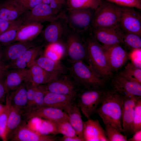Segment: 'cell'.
<instances>
[{"label": "cell", "mask_w": 141, "mask_h": 141, "mask_svg": "<svg viewBox=\"0 0 141 141\" xmlns=\"http://www.w3.org/2000/svg\"><path fill=\"white\" fill-rule=\"evenodd\" d=\"M124 100V96L113 89L105 91L100 105L95 112L105 125H110L121 132H123L122 114Z\"/></svg>", "instance_id": "cell-1"}, {"label": "cell", "mask_w": 141, "mask_h": 141, "mask_svg": "<svg viewBox=\"0 0 141 141\" xmlns=\"http://www.w3.org/2000/svg\"><path fill=\"white\" fill-rule=\"evenodd\" d=\"M86 59L89 65L105 81L110 79L113 72L109 66L105 48L93 36L85 40Z\"/></svg>", "instance_id": "cell-2"}, {"label": "cell", "mask_w": 141, "mask_h": 141, "mask_svg": "<svg viewBox=\"0 0 141 141\" xmlns=\"http://www.w3.org/2000/svg\"><path fill=\"white\" fill-rule=\"evenodd\" d=\"M69 70L74 81L85 89L103 88L106 81L83 61H72Z\"/></svg>", "instance_id": "cell-3"}, {"label": "cell", "mask_w": 141, "mask_h": 141, "mask_svg": "<svg viewBox=\"0 0 141 141\" xmlns=\"http://www.w3.org/2000/svg\"><path fill=\"white\" fill-rule=\"evenodd\" d=\"M122 7L102 1L95 10L92 28L93 29L119 26Z\"/></svg>", "instance_id": "cell-4"}, {"label": "cell", "mask_w": 141, "mask_h": 141, "mask_svg": "<svg viewBox=\"0 0 141 141\" xmlns=\"http://www.w3.org/2000/svg\"><path fill=\"white\" fill-rule=\"evenodd\" d=\"M68 10L67 14H65L71 30L81 34L92 28L95 10L90 8Z\"/></svg>", "instance_id": "cell-5"}, {"label": "cell", "mask_w": 141, "mask_h": 141, "mask_svg": "<svg viewBox=\"0 0 141 141\" xmlns=\"http://www.w3.org/2000/svg\"><path fill=\"white\" fill-rule=\"evenodd\" d=\"M105 91L103 88H90L85 89L77 94V104L87 119L95 113Z\"/></svg>", "instance_id": "cell-6"}, {"label": "cell", "mask_w": 141, "mask_h": 141, "mask_svg": "<svg viewBox=\"0 0 141 141\" xmlns=\"http://www.w3.org/2000/svg\"><path fill=\"white\" fill-rule=\"evenodd\" d=\"M63 13L53 9L49 5L42 2L31 10L26 11L20 18L22 24L35 22L41 23L45 21L50 22Z\"/></svg>", "instance_id": "cell-7"}, {"label": "cell", "mask_w": 141, "mask_h": 141, "mask_svg": "<svg viewBox=\"0 0 141 141\" xmlns=\"http://www.w3.org/2000/svg\"><path fill=\"white\" fill-rule=\"evenodd\" d=\"M69 29L65 13H63L46 27L43 32V37L48 44L62 42V39L66 38Z\"/></svg>", "instance_id": "cell-8"}, {"label": "cell", "mask_w": 141, "mask_h": 141, "mask_svg": "<svg viewBox=\"0 0 141 141\" xmlns=\"http://www.w3.org/2000/svg\"><path fill=\"white\" fill-rule=\"evenodd\" d=\"M81 34L70 30L65 38L66 51L72 61H83L86 58L85 40L82 39Z\"/></svg>", "instance_id": "cell-9"}, {"label": "cell", "mask_w": 141, "mask_h": 141, "mask_svg": "<svg viewBox=\"0 0 141 141\" xmlns=\"http://www.w3.org/2000/svg\"><path fill=\"white\" fill-rule=\"evenodd\" d=\"M93 36L105 48L123 43V31L119 26L93 29Z\"/></svg>", "instance_id": "cell-10"}, {"label": "cell", "mask_w": 141, "mask_h": 141, "mask_svg": "<svg viewBox=\"0 0 141 141\" xmlns=\"http://www.w3.org/2000/svg\"><path fill=\"white\" fill-rule=\"evenodd\" d=\"M37 45L36 43L33 40L27 42H16L1 46V62L8 68L12 63L27 50Z\"/></svg>", "instance_id": "cell-11"}, {"label": "cell", "mask_w": 141, "mask_h": 141, "mask_svg": "<svg viewBox=\"0 0 141 141\" xmlns=\"http://www.w3.org/2000/svg\"><path fill=\"white\" fill-rule=\"evenodd\" d=\"M119 26L125 32L141 36V16L134 8L122 7Z\"/></svg>", "instance_id": "cell-12"}, {"label": "cell", "mask_w": 141, "mask_h": 141, "mask_svg": "<svg viewBox=\"0 0 141 141\" xmlns=\"http://www.w3.org/2000/svg\"><path fill=\"white\" fill-rule=\"evenodd\" d=\"M57 138L54 135H45L33 131L27 126L24 120L11 135L8 140L10 141H55Z\"/></svg>", "instance_id": "cell-13"}, {"label": "cell", "mask_w": 141, "mask_h": 141, "mask_svg": "<svg viewBox=\"0 0 141 141\" xmlns=\"http://www.w3.org/2000/svg\"><path fill=\"white\" fill-rule=\"evenodd\" d=\"M60 76L46 84L41 85L47 92L76 97L78 94L77 83L67 76L64 75L60 78Z\"/></svg>", "instance_id": "cell-14"}, {"label": "cell", "mask_w": 141, "mask_h": 141, "mask_svg": "<svg viewBox=\"0 0 141 141\" xmlns=\"http://www.w3.org/2000/svg\"><path fill=\"white\" fill-rule=\"evenodd\" d=\"M25 121L33 118H38L57 122L68 120V116L64 111L56 108L44 106L30 111L23 115Z\"/></svg>", "instance_id": "cell-15"}, {"label": "cell", "mask_w": 141, "mask_h": 141, "mask_svg": "<svg viewBox=\"0 0 141 141\" xmlns=\"http://www.w3.org/2000/svg\"><path fill=\"white\" fill-rule=\"evenodd\" d=\"M123 96L122 126L123 132L127 135L133 134V119L134 108L137 101L141 98V97L130 94Z\"/></svg>", "instance_id": "cell-16"}, {"label": "cell", "mask_w": 141, "mask_h": 141, "mask_svg": "<svg viewBox=\"0 0 141 141\" xmlns=\"http://www.w3.org/2000/svg\"><path fill=\"white\" fill-rule=\"evenodd\" d=\"M113 89L124 95L130 94L141 97V83L127 79L119 74L111 80Z\"/></svg>", "instance_id": "cell-17"}, {"label": "cell", "mask_w": 141, "mask_h": 141, "mask_svg": "<svg viewBox=\"0 0 141 141\" xmlns=\"http://www.w3.org/2000/svg\"><path fill=\"white\" fill-rule=\"evenodd\" d=\"M31 80L28 69H11L7 70L3 80L7 93Z\"/></svg>", "instance_id": "cell-18"}, {"label": "cell", "mask_w": 141, "mask_h": 141, "mask_svg": "<svg viewBox=\"0 0 141 141\" xmlns=\"http://www.w3.org/2000/svg\"><path fill=\"white\" fill-rule=\"evenodd\" d=\"M104 48L108 62L113 72L120 69L128 61V54L120 45Z\"/></svg>", "instance_id": "cell-19"}, {"label": "cell", "mask_w": 141, "mask_h": 141, "mask_svg": "<svg viewBox=\"0 0 141 141\" xmlns=\"http://www.w3.org/2000/svg\"><path fill=\"white\" fill-rule=\"evenodd\" d=\"M83 136L84 141H108L105 131L97 119L84 121Z\"/></svg>", "instance_id": "cell-20"}, {"label": "cell", "mask_w": 141, "mask_h": 141, "mask_svg": "<svg viewBox=\"0 0 141 141\" xmlns=\"http://www.w3.org/2000/svg\"><path fill=\"white\" fill-rule=\"evenodd\" d=\"M41 50V47L37 45L30 48L12 63L8 69H28L35 63Z\"/></svg>", "instance_id": "cell-21"}, {"label": "cell", "mask_w": 141, "mask_h": 141, "mask_svg": "<svg viewBox=\"0 0 141 141\" xmlns=\"http://www.w3.org/2000/svg\"><path fill=\"white\" fill-rule=\"evenodd\" d=\"M26 11L14 0H5L0 3V18L9 21L16 20Z\"/></svg>", "instance_id": "cell-22"}, {"label": "cell", "mask_w": 141, "mask_h": 141, "mask_svg": "<svg viewBox=\"0 0 141 141\" xmlns=\"http://www.w3.org/2000/svg\"><path fill=\"white\" fill-rule=\"evenodd\" d=\"M43 27V25L40 23L22 24L18 29L15 42H27L33 40L41 33Z\"/></svg>", "instance_id": "cell-23"}, {"label": "cell", "mask_w": 141, "mask_h": 141, "mask_svg": "<svg viewBox=\"0 0 141 141\" xmlns=\"http://www.w3.org/2000/svg\"><path fill=\"white\" fill-rule=\"evenodd\" d=\"M75 97L47 92L45 91L44 106L61 109L64 111L73 102Z\"/></svg>", "instance_id": "cell-24"}, {"label": "cell", "mask_w": 141, "mask_h": 141, "mask_svg": "<svg viewBox=\"0 0 141 141\" xmlns=\"http://www.w3.org/2000/svg\"><path fill=\"white\" fill-rule=\"evenodd\" d=\"M10 104L23 115L28 110V100L26 83L7 93Z\"/></svg>", "instance_id": "cell-25"}, {"label": "cell", "mask_w": 141, "mask_h": 141, "mask_svg": "<svg viewBox=\"0 0 141 141\" xmlns=\"http://www.w3.org/2000/svg\"><path fill=\"white\" fill-rule=\"evenodd\" d=\"M28 69L31 81L37 86L46 84L60 76L47 72L35 63Z\"/></svg>", "instance_id": "cell-26"}, {"label": "cell", "mask_w": 141, "mask_h": 141, "mask_svg": "<svg viewBox=\"0 0 141 141\" xmlns=\"http://www.w3.org/2000/svg\"><path fill=\"white\" fill-rule=\"evenodd\" d=\"M64 111L67 114L68 120L75 130L77 135L83 138L84 121L82 120L81 110L77 103L74 102Z\"/></svg>", "instance_id": "cell-27"}, {"label": "cell", "mask_w": 141, "mask_h": 141, "mask_svg": "<svg viewBox=\"0 0 141 141\" xmlns=\"http://www.w3.org/2000/svg\"><path fill=\"white\" fill-rule=\"evenodd\" d=\"M35 63L47 72L59 75L66 73V68L59 61H55L45 56L38 57Z\"/></svg>", "instance_id": "cell-28"}, {"label": "cell", "mask_w": 141, "mask_h": 141, "mask_svg": "<svg viewBox=\"0 0 141 141\" xmlns=\"http://www.w3.org/2000/svg\"><path fill=\"white\" fill-rule=\"evenodd\" d=\"M23 120L22 113L10 104L6 132L7 141L8 140L12 133L21 124Z\"/></svg>", "instance_id": "cell-29"}, {"label": "cell", "mask_w": 141, "mask_h": 141, "mask_svg": "<svg viewBox=\"0 0 141 141\" xmlns=\"http://www.w3.org/2000/svg\"><path fill=\"white\" fill-rule=\"evenodd\" d=\"M22 24L19 17L13 22L8 28L0 35V45L3 46L14 42L17 31Z\"/></svg>", "instance_id": "cell-30"}, {"label": "cell", "mask_w": 141, "mask_h": 141, "mask_svg": "<svg viewBox=\"0 0 141 141\" xmlns=\"http://www.w3.org/2000/svg\"><path fill=\"white\" fill-rule=\"evenodd\" d=\"M102 0H67L68 10L90 8L96 10L101 3Z\"/></svg>", "instance_id": "cell-31"}, {"label": "cell", "mask_w": 141, "mask_h": 141, "mask_svg": "<svg viewBox=\"0 0 141 141\" xmlns=\"http://www.w3.org/2000/svg\"><path fill=\"white\" fill-rule=\"evenodd\" d=\"M66 51L64 44L62 42L48 44L46 48L44 56L55 61H59Z\"/></svg>", "instance_id": "cell-32"}, {"label": "cell", "mask_w": 141, "mask_h": 141, "mask_svg": "<svg viewBox=\"0 0 141 141\" xmlns=\"http://www.w3.org/2000/svg\"><path fill=\"white\" fill-rule=\"evenodd\" d=\"M119 74L127 79L141 83V69L131 62L128 63Z\"/></svg>", "instance_id": "cell-33"}, {"label": "cell", "mask_w": 141, "mask_h": 141, "mask_svg": "<svg viewBox=\"0 0 141 141\" xmlns=\"http://www.w3.org/2000/svg\"><path fill=\"white\" fill-rule=\"evenodd\" d=\"M5 102V109L0 116V138L3 141H7L6 132L10 106V102L7 94Z\"/></svg>", "instance_id": "cell-34"}, {"label": "cell", "mask_w": 141, "mask_h": 141, "mask_svg": "<svg viewBox=\"0 0 141 141\" xmlns=\"http://www.w3.org/2000/svg\"><path fill=\"white\" fill-rule=\"evenodd\" d=\"M141 36L137 34L126 32L123 36V42L128 47L132 49H141Z\"/></svg>", "instance_id": "cell-35"}, {"label": "cell", "mask_w": 141, "mask_h": 141, "mask_svg": "<svg viewBox=\"0 0 141 141\" xmlns=\"http://www.w3.org/2000/svg\"><path fill=\"white\" fill-rule=\"evenodd\" d=\"M55 122L56 124L58 134H61L64 136H78L75 130L68 120Z\"/></svg>", "instance_id": "cell-36"}, {"label": "cell", "mask_w": 141, "mask_h": 141, "mask_svg": "<svg viewBox=\"0 0 141 141\" xmlns=\"http://www.w3.org/2000/svg\"><path fill=\"white\" fill-rule=\"evenodd\" d=\"M38 132L45 135L58 134L56 123L51 121L42 119Z\"/></svg>", "instance_id": "cell-37"}, {"label": "cell", "mask_w": 141, "mask_h": 141, "mask_svg": "<svg viewBox=\"0 0 141 141\" xmlns=\"http://www.w3.org/2000/svg\"><path fill=\"white\" fill-rule=\"evenodd\" d=\"M105 131L108 141H127L126 136L122 134L116 128L109 125H105Z\"/></svg>", "instance_id": "cell-38"}, {"label": "cell", "mask_w": 141, "mask_h": 141, "mask_svg": "<svg viewBox=\"0 0 141 141\" xmlns=\"http://www.w3.org/2000/svg\"><path fill=\"white\" fill-rule=\"evenodd\" d=\"M45 92V91L41 85L37 86L33 104L30 111L44 106V98Z\"/></svg>", "instance_id": "cell-39"}, {"label": "cell", "mask_w": 141, "mask_h": 141, "mask_svg": "<svg viewBox=\"0 0 141 141\" xmlns=\"http://www.w3.org/2000/svg\"><path fill=\"white\" fill-rule=\"evenodd\" d=\"M141 130V98L137 101L135 106L133 119V134Z\"/></svg>", "instance_id": "cell-40"}, {"label": "cell", "mask_w": 141, "mask_h": 141, "mask_svg": "<svg viewBox=\"0 0 141 141\" xmlns=\"http://www.w3.org/2000/svg\"><path fill=\"white\" fill-rule=\"evenodd\" d=\"M122 7L141 9V0H105Z\"/></svg>", "instance_id": "cell-41"}, {"label": "cell", "mask_w": 141, "mask_h": 141, "mask_svg": "<svg viewBox=\"0 0 141 141\" xmlns=\"http://www.w3.org/2000/svg\"><path fill=\"white\" fill-rule=\"evenodd\" d=\"M26 85L28 100V110L27 112L30 110L32 106L37 86L33 84L31 80L26 82Z\"/></svg>", "instance_id": "cell-42"}, {"label": "cell", "mask_w": 141, "mask_h": 141, "mask_svg": "<svg viewBox=\"0 0 141 141\" xmlns=\"http://www.w3.org/2000/svg\"><path fill=\"white\" fill-rule=\"evenodd\" d=\"M128 55L131 62L137 67L141 68V49H132Z\"/></svg>", "instance_id": "cell-43"}, {"label": "cell", "mask_w": 141, "mask_h": 141, "mask_svg": "<svg viewBox=\"0 0 141 141\" xmlns=\"http://www.w3.org/2000/svg\"><path fill=\"white\" fill-rule=\"evenodd\" d=\"M42 2L49 5L53 9L61 11L67 0H42Z\"/></svg>", "instance_id": "cell-44"}, {"label": "cell", "mask_w": 141, "mask_h": 141, "mask_svg": "<svg viewBox=\"0 0 141 141\" xmlns=\"http://www.w3.org/2000/svg\"><path fill=\"white\" fill-rule=\"evenodd\" d=\"M27 11L32 9L42 2V0H14Z\"/></svg>", "instance_id": "cell-45"}, {"label": "cell", "mask_w": 141, "mask_h": 141, "mask_svg": "<svg viewBox=\"0 0 141 141\" xmlns=\"http://www.w3.org/2000/svg\"><path fill=\"white\" fill-rule=\"evenodd\" d=\"M42 119L38 118H32L26 121L27 126L31 130L38 131L42 121Z\"/></svg>", "instance_id": "cell-46"}, {"label": "cell", "mask_w": 141, "mask_h": 141, "mask_svg": "<svg viewBox=\"0 0 141 141\" xmlns=\"http://www.w3.org/2000/svg\"><path fill=\"white\" fill-rule=\"evenodd\" d=\"M7 92L3 80H0V103L5 102Z\"/></svg>", "instance_id": "cell-47"}, {"label": "cell", "mask_w": 141, "mask_h": 141, "mask_svg": "<svg viewBox=\"0 0 141 141\" xmlns=\"http://www.w3.org/2000/svg\"><path fill=\"white\" fill-rule=\"evenodd\" d=\"M14 21H9L0 18V35L8 28Z\"/></svg>", "instance_id": "cell-48"}, {"label": "cell", "mask_w": 141, "mask_h": 141, "mask_svg": "<svg viewBox=\"0 0 141 141\" xmlns=\"http://www.w3.org/2000/svg\"><path fill=\"white\" fill-rule=\"evenodd\" d=\"M59 140L61 141H84L83 138L78 136L70 137L63 136L60 138Z\"/></svg>", "instance_id": "cell-49"}, {"label": "cell", "mask_w": 141, "mask_h": 141, "mask_svg": "<svg viewBox=\"0 0 141 141\" xmlns=\"http://www.w3.org/2000/svg\"><path fill=\"white\" fill-rule=\"evenodd\" d=\"M8 67L0 62V80H3L8 70Z\"/></svg>", "instance_id": "cell-50"}, {"label": "cell", "mask_w": 141, "mask_h": 141, "mask_svg": "<svg viewBox=\"0 0 141 141\" xmlns=\"http://www.w3.org/2000/svg\"><path fill=\"white\" fill-rule=\"evenodd\" d=\"M131 138L128 139V141H141V130L136 131Z\"/></svg>", "instance_id": "cell-51"}, {"label": "cell", "mask_w": 141, "mask_h": 141, "mask_svg": "<svg viewBox=\"0 0 141 141\" xmlns=\"http://www.w3.org/2000/svg\"><path fill=\"white\" fill-rule=\"evenodd\" d=\"M5 105H3L2 103H0V116L2 114L4 111L5 108Z\"/></svg>", "instance_id": "cell-52"}, {"label": "cell", "mask_w": 141, "mask_h": 141, "mask_svg": "<svg viewBox=\"0 0 141 141\" xmlns=\"http://www.w3.org/2000/svg\"><path fill=\"white\" fill-rule=\"evenodd\" d=\"M2 55L1 46L0 45V62H1Z\"/></svg>", "instance_id": "cell-53"}]
</instances>
